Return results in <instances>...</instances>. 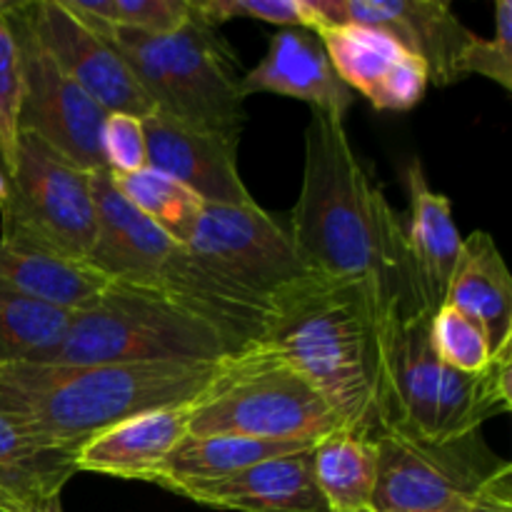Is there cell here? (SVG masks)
I'll return each instance as SVG.
<instances>
[{
	"label": "cell",
	"mask_w": 512,
	"mask_h": 512,
	"mask_svg": "<svg viewBox=\"0 0 512 512\" xmlns=\"http://www.w3.org/2000/svg\"><path fill=\"white\" fill-rule=\"evenodd\" d=\"M260 343L298 370L343 430L378 440L390 428L388 328L400 310L380 305L368 283L305 273L270 295Z\"/></svg>",
	"instance_id": "obj_1"
},
{
	"label": "cell",
	"mask_w": 512,
	"mask_h": 512,
	"mask_svg": "<svg viewBox=\"0 0 512 512\" xmlns=\"http://www.w3.org/2000/svg\"><path fill=\"white\" fill-rule=\"evenodd\" d=\"M288 235L308 273L363 280L388 310H425L410 280L403 218L333 115L313 113L305 130L303 183Z\"/></svg>",
	"instance_id": "obj_2"
},
{
	"label": "cell",
	"mask_w": 512,
	"mask_h": 512,
	"mask_svg": "<svg viewBox=\"0 0 512 512\" xmlns=\"http://www.w3.org/2000/svg\"><path fill=\"white\" fill-rule=\"evenodd\" d=\"M223 360L8 363L0 365V413L40 448L75 453L133 415L195 403Z\"/></svg>",
	"instance_id": "obj_3"
},
{
	"label": "cell",
	"mask_w": 512,
	"mask_h": 512,
	"mask_svg": "<svg viewBox=\"0 0 512 512\" xmlns=\"http://www.w3.org/2000/svg\"><path fill=\"white\" fill-rule=\"evenodd\" d=\"M430 310H408L390 320V428L423 440H455L483 430L485 420L512 408V348L493 355L478 375L438 360L430 345Z\"/></svg>",
	"instance_id": "obj_4"
},
{
	"label": "cell",
	"mask_w": 512,
	"mask_h": 512,
	"mask_svg": "<svg viewBox=\"0 0 512 512\" xmlns=\"http://www.w3.org/2000/svg\"><path fill=\"white\" fill-rule=\"evenodd\" d=\"M85 23L123 55L155 110L190 125L238 133L245 120L240 75L235 73L233 50L218 28L195 13L183 28L165 35L108 28L95 20Z\"/></svg>",
	"instance_id": "obj_5"
},
{
	"label": "cell",
	"mask_w": 512,
	"mask_h": 512,
	"mask_svg": "<svg viewBox=\"0 0 512 512\" xmlns=\"http://www.w3.org/2000/svg\"><path fill=\"white\" fill-rule=\"evenodd\" d=\"M190 435L315 445L343 430L318 390L263 343L228 355L190 410Z\"/></svg>",
	"instance_id": "obj_6"
},
{
	"label": "cell",
	"mask_w": 512,
	"mask_h": 512,
	"mask_svg": "<svg viewBox=\"0 0 512 512\" xmlns=\"http://www.w3.org/2000/svg\"><path fill=\"white\" fill-rule=\"evenodd\" d=\"M235 355L223 335L165 295L113 283L75 313L53 363H218Z\"/></svg>",
	"instance_id": "obj_7"
},
{
	"label": "cell",
	"mask_w": 512,
	"mask_h": 512,
	"mask_svg": "<svg viewBox=\"0 0 512 512\" xmlns=\"http://www.w3.org/2000/svg\"><path fill=\"white\" fill-rule=\"evenodd\" d=\"M373 512H440L468 508L512 488V465L485 443L483 430L455 440H423L388 430L378 440Z\"/></svg>",
	"instance_id": "obj_8"
},
{
	"label": "cell",
	"mask_w": 512,
	"mask_h": 512,
	"mask_svg": "<svg viewBox=\"0 0 512 512\" xmlns=\"http://www.w3.org/2000/svg\"><path fill=\"white\" fill-rule=\"evenodd\" d=\"M93 175L20 133L5 175L0 240L88 263L95 243Z\"/></svg>",
	"instance_id": "obj_9"
},
{
	"label": "cell",
	"mask_w": 512,
	"mask_h": 512,
	"mask_svg": "<svg viewBox=\"0 0 512 512\" xmlns=\"http://www.w3.org/2000/svg\"><path fill=\"white\" fill-rule=\"evenodd\" d=\"M8 13L23 55L20 133L38 138L45 148L58 153L75 168L88 173L108 170L100 148V135L110 113L53 63V58L20 23L10 3Z\"/></svg>",
	"instance_id": "obj_10"
},
{
	"label": "cell",
	"mask_w": 512,
	"mask_h": 512,
	"mask_svg": "<svg viewBox=\"0 0 512 512\" xmlns=\"http://www.w3.org/2000/svg\"><path fill=\"white\" fill-rule=\"evenodd\" d=\"M13 13L53 63L108 113L135 118L153 113V103L130 73L123 55L63 0L18 3L13 5Z\"/></svg>",
	"instance_id": "obj_11"
},
{
	"label": "cell",
	"mask_w": 512,
	"mask_h": 512,
	"mask_svg": "<svg viewBox=\"0 0 512 512\" xmlns=\"http://www.w3.org/2000/svg\"><path fill=\"white\" fill-rule=\"evenodd\" d=\"M188 248L265 300L308 273L288 230L258 203H205Z\"/></svg>",
	"instance_id": "obj_12"
},
{
	"label": "cell",
	"mask_w": 512,
	"mask_h": 512,
	"mask_svg": "<svg viewBox=\"0 0 512 512\" xmlns=\"http://www.w3.org/2000/svg\"><path fill=\"white\" fill-rule=\"evenodd\" d=\"M320 25H365L393 35L428 65L430 83L460 80V60L475 33L443 0H310Z\"/></svg>",
	"instance_id": "obj_13"
},
{
	"label": "cell",
	"mask_w": 512,
	"mask_h": 512,
	"mask_svg": "<svg viewBox=\"0 0 512 512\" xmlns=\"http://www.w3.org/2000/svg\"><path fill=\"white\" fill-rule=\"evenodd\" d=\"M148 288L218 330L233 353L260 343L268 328V300L235 283L188 245L175 243L168 250Z\"/></svg>",
	"instance_id": "obj_14"
},
{
	"label": "cell",
	"mask_w": 512,
	"mask_h": 512,
	"mask_svg": "<svg viewBox=\"0 0 512 512\" xmlns=\"http://www.w3.org/2000/svg\"><path fill=\"white\" fill-rule=\"evenodd\" d=\"M148 168L170 175L208 205L255 203L238 170V133L190 125L153 110L143 118Z\"/></svg>",
	"instance_id": "obj_15"
},
{
	"label": "cell",
	"mask_w": 512,
	"mask_h": 512,
	"mask_svg": "<svg viewBox=\"0 0 512 512\" xmlns=\"http://www.w3.org/2000/svg\"><path fill=\"white\" fill-rule=\"evenodd\" d=\"M338 78L378 110H413L430 85L428 65L393 35L365 25H328L318 30Z\"/></svg>",
	"instance_id": "obj_16"
},
{
	"label": "cell",
	"mask_w": 512,
	"mask_h": 512,
	"mask_svg": "<svg viewBox=\"0 0 512 512\" xmlns=\"http://www.w3.org/2000/svg\"><path fill=\"white\" fill-rule=\"evenodd\" d=\"M238 93L243 100L255 93L285 95L340 120L353 105V90L338 78L318 33L308 28H280L260 63L240 75Z\"/></svg>",
	"instance_id": "obj_17"
},
{
	"label": "cell",
	"mask_w": 512,
	"mask_h": 512,
	"mask_svg": "<svg viewBox=\"0 0 512 512\" xmlns=\"http://www.w3.org/2000/svg\"><path fill=\"white\" fill-rule=\"evenodd\" d=\"M405 188L408 215L403 218V235L410 280L418 303L435 313L448 293L463 235L453 220L450 198L428 183L418 158L405 165Z\"/></svg>",
	"instance_id": "obj_18"
},
{
	"label": "cell",
	"mask_w": 512,
	"mask_h": 512,
	"mask_svg": "<svg viewBox=\"0 0 512 512\" xmlns=\"http://www.w3.org/2000/svg\"><path fill=\"white\" fill-rule=\"evenodd\" d=\"M95 195V243L88 265L113 283L148 288L160 260L168 255L175 240L158 225L140 215L118 188L108 170L93 175Z\"/></svg>",
	"instance_id": "obj_19"
},
{
	"label": "cell",
	"mask_w": 512,
	"mask_h": 512,
	"mask_svg": "<svg viewBox=\"0 0 512 512\" xmlns=\"http://www.w3.org/2000/svg\"><path fill=\"white\" fill-rule=\"evenodd\" d=\"M183 498L235 512H330L313 470V448L280 455L215 483L183 490Z\"/></svg>",
	"instance_id": "obj_20"
},
{
	"label": "cell",
	"mask_w": 512,
	"mask_h": 512,
	"mask_svg": "<svg viewBox=\"0 0 512 512\" xmlns=\"http://www.w3.org/2000/svg\"><path fill=\"white\" fill-rule=\"evenodd\" d=\"M190 410L193 403L148 410L103 430L75 450V470L150 483L190 435Z\"/></svg>",
	"instance_id": "obj_21"
},
{
	"label": "cell",
	"mask_w": 512,
	"mask_h": 512,
	"mask_svg": "<svg viewBox=\"0 0 512 512\" xmlns=\"http://www.w3.org/2000/svg\"><path fill=\"white\" fill-rule=\"evenodd\" d=\"M443 303L480 323L493 355L512 348V275L493 235L475 230L463 238Z\"/></svg>",
	"instance_id": "obj_22"
},
{
	"label": "cell",
	"mask_w": 512,
	"mask_h": 512,
	"mask_svg": "<svg viewBox=\"0 0 512 512\" xmlns=\"http://www.w3.org/2000/svg\"><path fill=\"white\" fill-rule=\"evenodd\" d=\"M0 283L70 313L93 308L113 280L93 265L0 240Z\"/></svg>",
	"instance_id": "obj_23"
},
{
	"label": "cell",
	"mask_w": 512,
	"mask_h": 512,
	"mask_svg": "<svg viewBox=\"0 0 512 512\" xmlns=\"http://www.w3.org/2000/svg\"><path fill=\"white\" fill-rule=\"evenodd\" d=\"M308 448L313 445L270 443V440L238 438V435H188L150 483L180 495L195 485L230 478V475L263 463V460L300 453Z\"/></svg>",
	"instance_id": "obj_24"
},
{
	"label": "cell",
	"mask_w": 512,
	"mask_h": 512,
	"mask_svg": "<svg viewBox=\"0 0 512 512\" xmlns=\"http://www.w3.org/2000/svg\"><path fill=\"white\" fill-rule=\"evenodd\" d=\"M75 473V453L40 448L0 413V493L15 512L60 500V490Z\"/></svg>",
	"instance_id": "obj_25"
},
{
	"label": "cell",
	"mask_w": 512,
	"mask_h": 512,
	"mask_svg": "<svg viewBox=\"0 0 512 512\" xmlns=\"http://www.w3.org/2000/svg\"><path fill=\"white\" fill-rule=\"evenodd\" d=\"M313 470L330 512L370 510L378 485V443L335 430L313 445Z\"/></svg>",
	"instance_id": "obj_26"
},
{
	"label": "cell",
	"mask_w": 512,
	"mask_h": 512,
	"mask_svg": "<svg viewBox=\"0 0 512 512\" xmlns=\"http://www.w3.org/2000/svg\"><path fill=\"white\" fill-rule=\"evenodd\" d=\"M75 313L0 283V365L53 363Z\"/></svg>",
	"instance_id": "obj_27"
},
{
	"label": "cell",
	"mask_w": 512,
	"mask_h": 512,
	"mask_svg": "<svg viewBox=\"0 0 512 512\" xmlns=\"http://www.w3.org/2000/svg\"><path fill=\"white\" fill-rule=\"evenodd\" d=\"M110 178H113L118 193L140 215L158 225L168 238H173L178 245L190 243L205 208V203L193 190L155 168H143L138 173L125 175L110 173Z\"/></svg>",
	"instance_id": "obj_28"
},
{
	"label": "cell",
	"mask_w": 512,
	"mask_h": 512,
	"mask_svg": "<svg viewBox=\"0 0 512 512\" xmlns=\"http://www.w3.org/2000/svg\"><path fill=\"white\" fill-rule=\"evenodd\" d=\"M75 15L135 33H175L193 18V0H63Z\"/></svg>",
	"instance_id": "obj_29"
},
{
	"label": "cell",
	"mask_w": 512,
	"mask_h": 512,
	"mask_svg": "<svg viewBox=\"0 0 512 512\" xmlns=\"http://www.w3.org/2000/svg\"><path fill=\"white\" fill-rule=\"evenodd\" d=\"M428 333L433 353L438 355L440 363L460 373L478 375L493 360V348L480 323H475L470 315L460 313L453 305L443 303L435 308Z\"/></svg>",
	"instance_id": "obj_30"
},
{
	"label": "cell",
	"mask_w": 512,
	"mask_h": 512,
	"mask_svg": "<svg viewBox=\"0 0 512 512\" xmlns=\"http://www.w3.org/2000/svg\"><path fill=\"white\" fill-rule=\"evenodd\" d=\"M23 103V55L8 3H0V170L13 168Z\"/></svg>",
	"instance_id": "obj_31"
},
{
	"label": "cell",
	"mask_w": 512,
	"mask_h": 512,
	"mask_svg": "<svg viewBox=\"0 0 512 512\" xmlns=\"http://www.w3.org/2000/svg\"><path fill=\"white\" fill-rule=\"evenodd\" d=\"M193 13L213 28L228 20H260L280 28H320L310 0H193Z\"/></svg>",
	"instance_id": "obj_32"
},
{
	"label": "cell",
	"mask_w": 512,
	"mask_h": 512,
	"mask_svg": "<svg viewBox=\"0 0 512 512\" xmlns=\"http://www.w3.org/2000/svg\"><path fill=\"white\" fill-rule=\"evenodd\" d=\"M483 75L498 83L503 90H512V3L498 0L495 5V35L480 38L473 43L460 60V78L463 75Z\"/></svg>",
	"instance_id": "obj_33"
},
{
	"label": "cell",
	"mask_w": 512,
	"mask_h": 512,
	"mask_svg": "<svg viewBox=\"0 0 512 512\" xmlns=\"http://www.w3.org/2000/svg\"><path fill=\"white\" fill-rule=\"evenodd\" d=\"M100 148L108 173L125 175L148 168V143H145L143 118L110 113L105 118Z\"/></svg>",
	"instance_id": "obj_34"
},
{
	"label": "cell",
	"mask_w": 512,
	"mask_h": 512,
	"mask_svg": "<svg viewBox=\"0 0 512 512\" xmlns=\"http://www.w3.org/2000/svg\"><path fill=\"white\" fill-rule=\"evenodd\" d=\"M465 512H512V488L495 490V493L485 495L478 503L470 505Z\"/></svg>",
	"instance_id": "obj_35"
},
{
	"label": "cell",
	"mask_w": 512,
	"mask_h": 512,
	"mask_svg": "<svg viewBox=\"0 0 512 512\" xmlns=\"http://www.w3.org/2000/svg\"><path fill=\"white\" fill-rule=\"evenodd\" d=\"M28 512H63V510H60V500H53V503H45L40 505V508H33Z\"/></svg>",
	"instance_id": "obj_36"
},
{
	"label": "cell",
	"mask_w": 512,
	"mask_h": 512,
	"mask_svg": "<svg viewBox=\"0 0 512 512\" xmlns=\"http://www.w3.org/2000/svg\"><path fill=\"white\" fill-rule=\"evenodd\" d=\"M0 512H15V508H13V503H10L8 498H5L3 493H0Z\"/></svg>",
	"instance_id": "obj_37"
},
{
	"label": "cell",
	"mask_w": 512,
	"mask_h": 512,
	"mask_svg": "<svg viewBox=\"0 0 512 512\" xmlns=\"http://www.w3.org/2000/svg\"><path fill=\"white\" fill-rule=\"evenodd\" d=\"M3 198H5V173L0 170V203H3Z\"/></svg>",
	"instance_id": "obj_38"
},
{
	"label": "cell",
	"mask_w": 512,
	"mask_h": 512,
	"mask_svg": "<svg viewBox=\"0 0 512 512\" xmlns=\"http://www.w3.org/2000/svg\"><path fill=\"white\" fill-rule=\"evenodd\" d=\"M468 508H470V505H468ZM468 508H453V510H440V512H465Z\"/></svg>",
	"instance_id": "obj_39"
},
{
	"label": "cell",
	"mask_w": 512,
	"mask_h": 512,
	"mask_svg": "<svg viewBox=\"0 0 512 512\" xmlns=\"http://www.w3.org/2000/svg\"><path fill=\"white\" fill-rule=\"evenodd\" d=\"M360 512H373V510H360Z\"/></svg>",
	"instance_id": "obj_40"
}]
</instances>
